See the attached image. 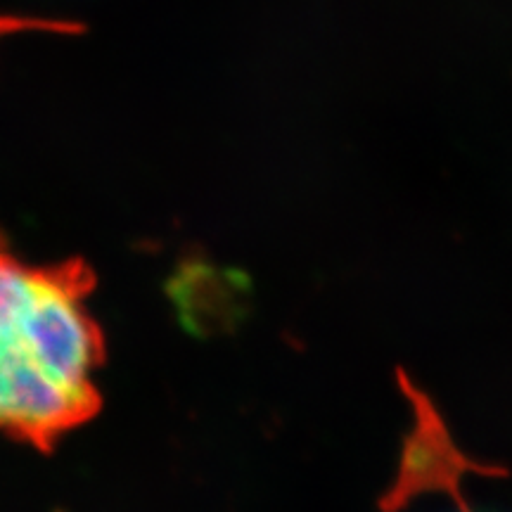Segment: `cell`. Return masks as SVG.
<instances>
[{
  "label": "cell",
  "instance_id": "cell-2",
  "mask_svg": "<svg viewBox=\"0 0 512 512\" xmlns=\"http://www.w3.org/2000/svg\"><path fill=\"white\" fill-rule=\"evenodd\" d=\"M420 439H415V448L406 453V465H403L401 482L394 491V501L399 505L408 494H413L415 486H418L422 472H427L425 479H422V486L425 484H437V486H448L453 489V475L448 472L456 470L460 465L470 467L460 456H453V448L448 444L446 434L441 432L439 420L430 415L420 413Z\"/></svg>",
  "mask_w": 512,
  "mask_h": 512
},
{
  "label": "cell",
  "instance_id": "cell-3",
  "mask_svg": "<svg viewBox=\"0 0 512 512\" xmlns=\"http://www.w3.org/2000/svg\"><path fill=\"white\" fill-rule=\"evenodd\" d=\"M465 512H467V510H465Z\"/></svg>",
  "mask_w": 512,
  "mask_h": 512
},
{
  "label": "cell",
  "instance_id": "cell-1",
  "mask_svg": "<svg viewBox=\"0 0 512 512\" xmlns=\"http://www.w3.org/2000/svg\"><path fill=\"white\" fill-rule=\"evenodd\" d=\"M95 287L83 259L34 266L0 235V432L50 453L100 411V325L86 309Z\"/></svg>",
  "mask_w": 512,
  "mask_h": 512
}]
</instances>
